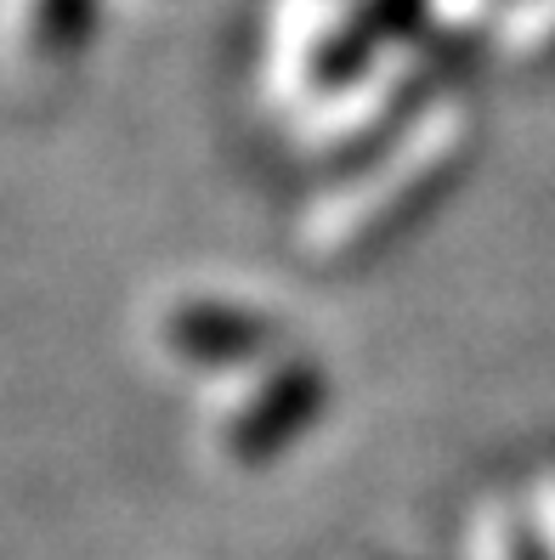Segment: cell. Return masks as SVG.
I'll list each match as a JSON object with an SVG mask.
<instances>
[{
    "label": "cell",
    "mask_w": 555,
    "mask_h": 560,
    "mask_svg": "<svg viewBox=\"0 0 555 560\" xmlns=\"http://www.w3.org/2000/svg\"><path fill=\"white\" fill-rule=\"evenodd\" d=\"M465 153H471V114L437 108L426 125L408 130L403 148H391L363 182L340 187L307 221V255L340 267V260L385 249L403 226H414V215H426L442 199V187L465 164Z\"/></svg>",
    "instance_id": "6da1fadb"
},
{
    "label": "cell",
    "mask_w": 555,
    "mask_h": 560,
    "mask_svg": "<svg viewBox=\"0 0 555 560\" xmlns=\"http://www.w3.org/2000/svg\"><path fill=\"white\" fill-rule=\"evenodd\" d=\"M323 408V374L307 369V362H273L267 374H261L250 390H244V402L227 408L221 419V442L233 458H267L278 453L296 431H307V424L317 419Z\"/></svg>",
    "instance_id": "7a4b0ae2"
},
{
    "label": "cell",
    "mask_w": 555,
    "mask_h": 560,
    "mask_svg": "<svg viewBox=\"0 0 555 560\" xmlns=\"http://www.w3.org/2000/svg\"><path fill=\"white\" fill-rule=\"evenodd\" d=\"M165 340L187 362H244L255 351H267L278 340V323L261 317L250 306H216V301H193L165 317Z\"/></svg>",
    "instance_id": "3957f363"
},
{
    "label": "cell",
    "mask_w": 555,
    "mask_h": 560,
    "mask_svg": "<svg viewBox=\"0 0 555 560\" xmlns=\"http://www.w3.org/2000/svg\"><path fill=\"white\" fill-rule=\"evenodd\" d=\"M96 0H12V35L28 62H69L91 35Z\"/></svg>",
    "instance_id": "277c9868"
},
{
    "label": "cell",
    "mask_w": 555,
    "mask_h": 560,
    "mask_svg": "<svg viewBox=\"0 0 555 560\" xmlns=\"http://www.w3.org/2000/svg\"><path fill=\"white\" fill-rule=\"evenodd\" d=\"M505 46L516 57H550L555 51V0H528L505 23Z\"/></svg>",
    "instance_id": "5b68a950"
},
{
    "label": "cell",
    "mask_w": 555,
    "mask_h": 560,
    "mask_svg": "<svg viewBox=\"0 0 555 560\" xmlns=\"http://www.w3.org/2000/svg\"><path fill=\"white\" fill-rule=\"evenodd\" d=\"M482 560H528V555H521V538L510 533V526H499V533H487Z\"/></svg>",
    "instance_id": "8992f818"
}]
</instances>
